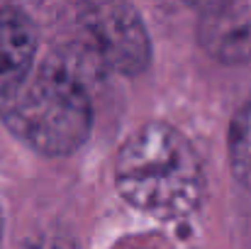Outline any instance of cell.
<instances>
[{
	"label": "cell",
	"instance_id": "277c9868",
	"mask_svg": "<svg viewBox=\"0 0 251 249\" xmlns=\"http://www.w3.org/2000/svg\"><path fill=\"white\" fill-rule=\"evenodd\" d=\"M200 47L222 64L251 59V0H217L202 10Z\"/></svg>",
	"mask_w": 251,
	"mask_h": 249
},
{
	"label": "cell",
	"instance_id": "7a4b0ae2",
	"mask_svg": "<svg viewBox=\"0 0 251 249\" xmlns=\"http://www.w3.org/2000/svg\"><path fill=\"white\" fill-rule=\"evenodd\" d=\"M5 127L44 157H66L90 135V81L49 52L47 61L0 95Z\"/></svg>",
	"mask_w": 251,
	"mask_h": 249
},
{
	"label": "cell",
	"instance_id": "9c48e42d",
	"mask_svg": "<svg viewBox=\"0 0 251 249\" xmlns=\"http://www.w3.org/2000/svg\"><path fill=\"white\" fill-rule=\"evenodd\" d=\"M159 7H166V10H183V7H207L217 0H154Z\"/></svg>",
	"mask_w": 251,
	"mask_h": 249
},
{
	"label": "cell",
	"instance_id": "3957f363",
	"mask_svg": "<svg viewBox=\"0 0 251 249\" xmlns=\"http://www.w3.org/2000/svg\"><path fill=\"white\" fill-rule=\"evenodd\" d=\"M78 39L105 71L139 76L151 61V39L139 10L129 0H81L76 10Z\"/></svg>",
	"mask_w": 251,
	"mask_h": 249
},
{
	"label": "cell",
	"instance_id": "8992f818",
	"mask_svg": "<svg viewBox=\"0 0 251 249\" xmlns=\"http://www.w3.org/2000/svg\"><path fill=\"white\" fill-rule=\"evenodd\" d=\"M227 154H229V166L234 178L247 191H251V100L234 112L229 122Z\"/></svg>",
	"mask_w": 251,
	"mask_h": 249
},
{
	"label": "cell",
	"instance_id": "6da1fadb",
	"mask_svg": "<svg viewBox=\"0 0 251 249\" xmlns=\"http://www.w3.org/2000/svg\"><path fill=\"white\" fill-rule=\"evenodd\" d=\"M115 186L132 208L159 220H176L200 205L205 173L183 132L166 122H147L120 147Z\"/></svg>",
	"mask_w": 251,
	"mask_h": 249
},
{
	"label": "cell",
	"instance_id": "5b68a950",
	"mask_svg": "<svg viewBox=\"0 0 251 249\" xmlns=\"http://www.w3.org/2000/svg\"><path fill=\"white\" fill-rule=\"evenodd\" d=\"M34 20L17 7L0 5V95L22 81L34 64Z\"/></svg>",
	"mask_w": 251,
	"mask_h": 249
},
{
	"label": "cell",
	"instance_id": "30bf717a",
	"mask_svg": "<svg viewBox=\"0 0 251 249\" xmlns=\"http://www.w3.org/2000/svg\"><path fill=\"white\" fill-rule=\"evenodd\" d=\"M0 235H2V210H0Z\"/></svg>",
	"mask_w": 251,
	"mask_h": 249
},
{
	"label": "cell",
	"instance_id": "ba28073f",
	"mask_svg": "<svg viewBox=\"0 0 251 249\" xmlns=\"http://www.w3.org/2000/svg\"><path fill=\"white\" fill-rule=\"evenodd\" d=\"M0 2L7 5V7H17V10H22L25 15L34 17L37 12H47L56 0H0Z\"/></svg>",
	"mask_w": 251,
	"mask_h": 249
},
{
	"label": "cell",
	"instance_id": "52a82bcc",
	"mask_svg": "<svg viewBox=\"0 0 251 249\" xmlns=\"http://www.w3.org/2000/svg\"><path fill=\"white\" fill-rule=\"evenodd\" d=\"M22 249H81L71 237L66 235H59V232H42V235H34L25 242Z\"/></svg>",
	"mask_w": 251,
	"mask_h": 249
}]
</instances>
